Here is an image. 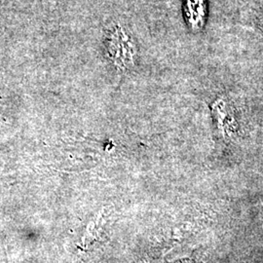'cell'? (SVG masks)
I'll list each match as a JSON object with an SVG mask.
<instances>
[{
    "label": "cell",
    "instance_id": "6da1fadb",
    "mask_svg": "<svg viewBox=\"0 0 263 263\" xmlns=\"http://www.w3.org/2000/svg\"><path fill=\"white\" fill-rule=\"evenodd\" d=\"M104 56L114 68L124 73L133 68L140 56V49L131 31L120 23H114L104 36Z\"/></svg>",
    "mask_w": 263,
    "mask_h": 263
},
{
    "label": "cell",
    "instance_id": "7a4b0ae2",
    "mask_svg": "<svg viewBox=\"0 0 263 263\" xmlns=\"http://www.w3.org/2000/svg\"><path fill=\"white\" fill-rule=\"evenodd\" d=\"M214 127L217 141L226 142L233 137L234 133V112L232 106L224 98L218 99L212 107Z\"/></svg>",
    "mask_w": 263,
    "mask_h": 263
},
{
    "label": "cell",
    "instance_id": "3957f363",
    "mask_svg": "<svg viewBox=\"0 0 263 263\" xmlns=\"http://www.w3.org/2000/svg\"><path fill=\"white\" fill-rule=\"evenodd\" d=\"M185 12L188 24L192 29H200L205 23L206 4L205 0H186Z\"/></svg>",
    "mask_w": 263,
    "mask_h": 263
},
{
    "label": "cell",
    "instance_id": "277c9868",
    "mask_svg": "<svg viewBox=\"0 0 263 263\" xmlns=\"http://www.w3.org/2000/svg\"><path fill=\"white\" fill-rule=\"evenodd\" d=\"M107 216H108V214L106 212V209H104L103 211H101V213L98 216L95 217L94 220L89 224L87 230H86L84 237H83V240H82V244L84 247L93 244V242L99 238L100 233L105 223V220L107 219Z\"/></svg>",
    "mask_w": 263,
    "mask_h": 263
},
{
    "label": "cell",
    "instance_id": "5b68a950",
    "mask_svg": "<svg viewBox=\"0 0 263 263\" xmlns=\"http://www.w3.org/2000/svg\"><path fill=\"white\" fill-rule=\"evenodd\" d=\"M42 1L45 9L48 10L49 12L56 11L59 7H61L62 3L64 2V0H42Z\"/></svg>",
    "mask_w": 263,
    "mask_h": 263
}]
</instances>
